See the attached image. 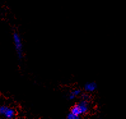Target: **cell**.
<instances>
[{
    "instance_id": "8992f818",
    "label": "cell",
    "mask_w": 126,
    "mask_h": 119,
    "mask_svg": "<svg viewBox=\"0 0 126 119\" xmlns=\"http://www.w3.org/2000/svg\"><path fill=\"white\" fill-rule=\"evenodd\" d=\"M80 119V118L78 115H74L71 113L68 116V119Z\"/></svg>"
},
{
    "instance_id": "7a4b0ae2",
    "label": "cell",
    "mask_w": 126,
    "mask_h": 119,
    "mask_svg": "<svg viewBox=\"0 0 126 119\" xmlns=\"http://www.w3.org/2000/svg\"><path fill=\"white\" fill-rule=\"evenodd\" d=\"M14 38V46L16 48V52L17 53V56L19 58H21L22 57V53H23V46L22 43V40L20 37L17 33H15L13 36Z\"/></svg>"
},
{
    "instance_id": "5b68a950",
    "label": "cell",
    "mask_w": 126,
    "mask_h": 119,
    "mask_svg": "<svg viewBox=\"0 0 126 119\" xmlns=\"http://www.w3.org/2000/svg\"><path fill=\"white\" fill-rule=\"evenodd\" d=\"M80 90L79 89H75V90H73V91L71 92V93L69 94V97L70 99H75V97H77V96H79V95L80 94Z\"/></svg>"
},
{
    "instance_id": "52a82bcc",
    "label": "cell",
    "mask_w": 126,
    "mask_h": 119,
    "mask_svg": "<svg viewBox=\"0 0 126 119\" xmlns=\"http://www.w3.org/2000/svg\"></svg>"
},
{
    "instance_id": "277c9868",
    "label": "cell",
    "mask_w": 126,
    "mask_h": 119,
    "mask_svg": "<svg viewBox=\"0 0 126 119\" xmlns=\"http://www.w3.org/2000/svg\"><path fill=\"white\" fill-rule=\"evenodd\" d=\"M96 89V84L94 82H89L85 84V90L89 92H92Z\"/></svg>"
},
{
    "instance_id": "6da1fadb",
    "label": "cell",
    "mask_w": 126,
    "mask_h": 119,
    "mask_svg": "<svg viewBox=\"0 0 126 119\" xmlns=\"http://www.w3.org/2000/svg\"><path fill=\"white\" fill-rule=\"evenodd\" d=\"M89 110V104L86 100H83L77 103L71 109V113L78 116L87 113Z\"/></svg>"
},
{
    "instance_id": "3957f363",
    "label": "cell",
    "mask_w": 126,
    "mask_h": 119,
    "mask_svg": "<svg viewBox=\"0 0 126 119\" xmlns=\"http://www.w3.org/2000/svg\"><path fill=\"white\" fill-rule=\"evenodd\" d=\"M0 114L3 115L6 119H12L15 116V111L14 109L6 106H1Z\"/></svg>"
}]
</instances>
